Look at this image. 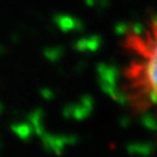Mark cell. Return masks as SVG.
<instances>
[{
  "instance_id": "obj_1",
  "label": "cell",
  "mask_w": 157,
  "mask_h": 157,
  "mask_svg": "<svg viewBox=\"0 0 157 157\" xmlns=\"http://www.w3.org/2000/svg\"><path fill=\"white\" fill-rule=\"evenodd\" d=\"M121 47V89L127 105L157 122V20L126 30Z\"/></svg>"
}]
</instances>
